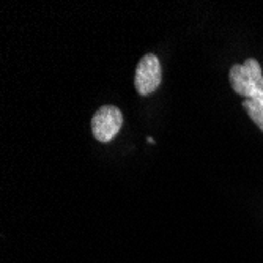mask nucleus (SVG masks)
Instances as JSON below:
<instances>
[{
    "label": "nucleus",
    "mask_w": 263,
    "mask_h": 263,
    "mask_svg": "<svg viewBox=\"0 0 263 263\" xmlns=\"http://www.w3.org/2000/svg\"><path fill=\"white\" fill-rule=\"evenodd\" d=\"M229 81L235 93L251 100L252 95L263 85L261 65L255 59H246L243 65H233L229 73Z\"/></svg>",
    "instance_id": "nucleus-1"
},
{
    "label": "nucleus",
    "mask_w": 263,
    "mask_h": 263,
    "mask_svg": "<svg viewBox=\"0 0 263 263\" xmlns=\"http://www.w3.org/2000/svg\"><path fill=\"white\" fill-rule=\"evenodd\" d=\"M123 126V114L117 106H103L91 118L93 137L101 143L110 142Z\"/></svg>",
    "instance_id": "nucleus-2"
},
{
    "label": "nucleus",
    "mask_w": 263,
    "mask_h": 263,
    "mask_svg": "<svg viewBox=\"0 0 263 263\" xmlns=\"http://www.w3.org/2000/svg\"><path fill=\"white\" fill-rule=\"evenodd\" d=\"M251 100H254V101H257V103H261L263 104V85L252 95V98Z\"/></svg>",
    "instance_id": "nucleus-5"
},
{
    "label": "nucleus",
    "mask_w": 263,
    "mask_h": 263,
    "mask_svg": "<svg viewBox=\"0 0 263 263\" xmlns=\"http://www.w3.org/2000/svg\"><path fill=\"white\" fill-rule=\"evenodd\" d=\"M243 107H245V110L249 115L251 120L263 131V104L257 103L254 100H245Z\"/></svg>",
    "instance_id": "nucleus-4"
},
{
    "label": "nucleus",
    "mask_w": 263,
    "mask_h": 263,
    "mask_svg": "<svg viewBox=\"0 0 263 263\" xmlns=\"http://www.w3.org/2000/svg\"><path fill=\"white\" fill-rule=\"evenodd\" d=\"M162 81V69H161V62L155 54H147L140 59L136 68L134 74V87L139 95L142 97H148L158 87L161 85Z\"/></svg>",
    "instance_id": "nucleus-3"
}]
</instances>
